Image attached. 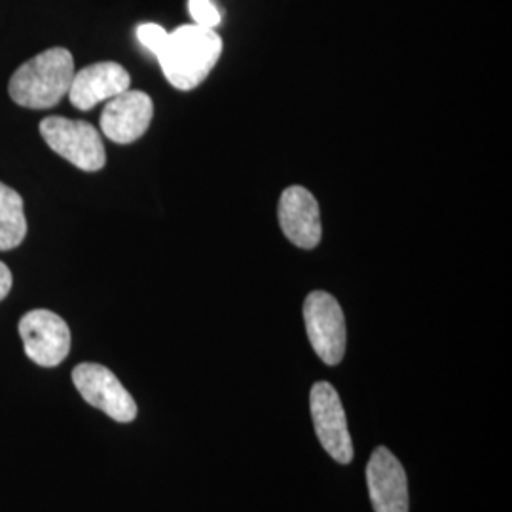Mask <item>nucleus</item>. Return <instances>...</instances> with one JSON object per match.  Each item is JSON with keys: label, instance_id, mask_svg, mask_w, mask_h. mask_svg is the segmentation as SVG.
I'll use <instances>...</instances> for the list:
<instances>
[{"label": "nucleus", "instance_id": "20e7f679", "mask_svg": "<svg viewBox=\"0 0 512 512\" xmlns=\"http://www.w3.org/2000/svg\"><path fill=\"white\" fill-rule=\"evenodd\" d=\"M304 321L311 346L325 365H340L346 353V317L338 300L329 293L315 291L304 302Z\"/></svg>", "mask_w": 512, "mask_h": 512}, {"label": "nucleus", "instance_id": "39448f33", "mask_svg": "<svg viewBox=\"0 0 512 512\" xmlns=\"http://www.w3.org/2000/svg\"><path fill=\"white\" fill-rule=\"evenodd\" d=\"M19 336L27 357L38 366L61 365L71 351V330L57 313L33 310L19 321Z\"/></svg>", "mask_w": 512, "mask_h": 512}, {"label": "nucleus", "instance_id": "0eeeda50", "mask_svg": "<svg viewBox=\"0 0 512 512\" xmlns=\"http://www.w3.org/2000/svg\"><path fill=\"white\" fill-rule=\"evenodd\" d=\"M73 382L86 403L105 412L112 420L129 423L137 418L133 397L107 366L82 363L73 370Z\"/></svg>", "mask_w": 512, "mask_h": 512}, {"label": "nucleus", "instance_id": "1a4fd4ad", "mask_svg": "<svg viewBox=\"0 0 512 512\" xmlns=\"http://www.w3.org/2000/svg\"><path fill=\"white\" fill-rule=\"evenodd\" d=\"M154 103L145 92L128 90L112 97L101 114V129L112 143L129 145L147 133Z\"/></svg>", "mask_w": 512, "mask_h": 512}, {"label": "nucleus", "instance_id": "f257e3e1", "mask_svg": "<svg viewBox=\"0 0 512 512\" xmlns=\"http://www.w3.org/2000/svg\"><path fill=\"white\" fill-rule=\"evenodd\" d=\"M220 54L222 38L217 31L192 23L169 33L156 57L169 84L188 92L198 88L209 76Z\"/></svg>", "mask_w": 512, "mask_h": 512}, {"label": "nucleus", "instance_id": "6e6552de", "mask_svg": "<svg viewBox=\"0 0 512 512\" xmlns=\"http://www.w3.org/2000/svg\"><path fill=\"white\" fill-rule=\"evenodd\" d=\"M366 484L372 507L376 512H408V478L401 461L387 448L372 452L366 465Z\"/></svg>", "mask_w": 512, "mask_h": 512}, {"label": "nucleus", "instance_id": "7ed1b4c3", "mask_svg": "<svg viewBox=\"0 0 512 512\" xmlns=\"http://www.w3.org/2000/svg\"><path fill=\"white\" fill-rule=\"evenodd\" d=\"M40 135L48 147L82 171H99L107 162L101 135L88 122L50 116L40 122Z\"/></svg>", "mask_w": 512, "mask_h": 512}, {"label": "nucleus", "instance_id": "2eb2a0df", "mask_svg": "<svg viewBox=\"0 0 512 512\" xmlns=\"http://www.w3.org/2000/svg\"><path fill=\"white\" fill-rule=\"evenodd\" d=\"M12 289V272L4 262H0V300H4Z\"/></svg>", "mask_w": 512, "mask_h": 512}, {"label": "nucleus", "instance_id": "ddd939ff", "mask_svg": "<svg viewBox=\"0 0 512 512\" xmlns=\"http://www.w3.org/2000/svg\"><path fill=\"white\" fill-rule=\"evenodd\" d=\"M188 10L196 25L205 29H217L220 25V12L211 0H188Z\"/></svg>", "mask_w": 512, "mask_h": 512}, {"label": "nucleus", "instance_id": "9b49d317", "mask_svg": "<svg viewBox=\"0 0 512 512\" xmlns=\"http://www.w3.org/2000/svg\"><path fill=\"white\" fill-rule=\"evenodd\" d=\"M129 84L131 78L122 65L103 61L74 73L69 99L78 110H92L95 105L128 92Z\"/></svg>", "mask_w": 512, "mask_h": 512}, {"label": "nucleus", "instance_id": "423d86ee", "mask_svg": "<svg viewBox=\"0 0 512 512\" xmlns=\"http://www.w3.org/2000/svg\"><path fill=\"white\" fill-rule=\"evenodd\" d=\"M310 406L313 427L321 446L338 463H351L353 442L338 391L327 382H317L311 387Z\"/></svg>", "mask_w": 512, "mask_h": 512}, {"label": "nucleus", "instance_id": "f03ea898", "mask_svg": "<svg viewBox=\"0 0 512 512\" xmlns=\"http://www.w3.org/2000/svg\"><path fill=\"white\" fill-rule=\"evenodd\" d=\"M74 59L65 48H50L23 63L10 78V97L25 109H52L69 95Z\"/></svg>", "mask_w": 512, "mask_h": 512}, {"label": "nucleus", "instance_id": "f8f14e48", "mask_svg": "<svg viewBox=\"0 0 512 512\" xmlns=\"http://www.w3.org/2000/svg\"><path fill=\"white\" fill-rule=\"evenodd\" d=\"M27 236V219L18 192L0 183V251H12Z\"/></svg>", "mask_w": 512, "mask_h": 512}, {"label": "nucleus", "instance_id": "9d476101", "mask_svg": "<svg viewBox=\"0 0 512 512\" xmlns=\"http://www.w3.org/2000/svg\"><path fill=\"white\" fill-rule=\"evenodd\" d=\"M279 224L287 239L300 249H315L321 241L319 203L304 186H289L279 200Z\"/></svg>", "mask_w": 512, "mask_h": 512}, {"label": "nucleus", "instance_id": "4468645a", "mask_svg": "<svg viewBox=\"0 0 512 512\" xmlns=\"http://www.w3.org/2000/svg\"><path fill=\"white\" fill-rule=\"evenodd\" d=\"M167 31H165L162 25H156V23H143L137 27V38L139 42L147 48L148 52L156 55L167 40Z\"/></svg>", "mask_w": 512, "mask_h": 512}]
</instances>
